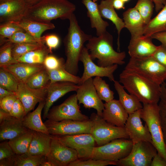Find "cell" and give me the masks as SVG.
<instances>
[{
	"instance_id": "obj_1",
	"label": "cell",
	"mask_w": 166,
	"mask_h": 166,
	"mask_svg": "<svg viewBox=\"0 0 166 166\" xmlns=\"http://www.w3.org/2000/svg\"><path fill=\"white\" fill-rule=\"evenodd\" d=\"M119 82L129 94L136 96L143 104H158L161 88L140 74L124 69L119 75Z\"/></svg>"
},
{
	"instance_id": "obj_2",
	"label": "cell",
	"mask_w": 166,
	"mask_h": 166,
	"mask_svg": "<svg viewBox=\"0 0 166 166\" xmlns=\"http://www.w3.org/2000/svg\"><path fill=\"white\" fill-rule=\"evenodd\" d=\"M69 20V25L68 32L63 41L66 57L64 68L70 73L77 75L79 71L80 57L85 47L84 43L92 36L85 33L82 30L73 13Z\"/></svg>"
},
{
	"instance_id": "obj_3",
	"label": "cell",
	"mask_w": 166,
	"mask_h": 166,
	"mask_svg": "<svg viewBox=\"0 0 166 166\" xmlns=\"http://www.w3.org/2000/svg\"><path fill=\"white\" fill-rule=\"evenodd\" d=\"M76 9L75 5L67 0H42L29 7L24 18L45 23L57 18L69 20Z\"/></svg>"
},
{
	"instance_id": "obj_4",
	"label": "cell",
	"mask_w": 166,
	"mask_h": 166,
	"mask_svg": "<svg viewBox=\"0 0 166 166\" xmlns=\"http://www.w3.org/2000/svg\"><path fill=\"white\" fill-rule=\"evenodd\" d=\"M88 42L86 47L90 56L93 60L97 59L99 66L107 67L124 64L125 52H117L114 50L113 36L107 31L97 37H92Z\"/></svg>"
},
{
	"instance_id": "obj_5",
	"label": "cell",
	"mask_w": 166,
	"mask_h": 166,
	"mask_svg": "<svg viewBox=\"0 0 166 166\" xmlns=\"http://www.w3.org/2000/svg\"><path fill=\"white\" fill-rule=\"evenodd\" d=\"M141 117L147 124L152 144L157 152L166 160V145L161 126L158 104H143Z\"/></svg>"
},
{
	"instance_id": "obj_6",
	"label": "cell",
	"mask_w": 166,
	"mask_h": 166,
	"mask_svg": "<svg viewBox=\"0 0 166 166\" xmlns=\"http://www.w3.org/2000/svg\"><path fill=\"white\" fill-rule=\"evenodd\" d=\"M89 119L92 123L90 134L98 146L117 139L129 138L124 127L112 124L97 113H93Z\"/></svg>"
},
{
	"instance_id": "obj_7",
	"label": "cell",
	"mask_w": 166,
	"mask_h": 166,
	"mask_svg": "<svg viewBox=\"0 0 166 166\" xmlns=\"http://www.w3.org/2000/svg\"><path fill=\"white\" fill-rule=\"evenodd\" d=\"M124 69L135 71L159 85L166 80V68L152 57L130 58Z\"/></svg>"
},
{
	"instance_id": "obj_8",
	"label": "cell",
	"mask_w": 166,
	"mask_h": 166,
	"mask_svg": "<svg viewBox=\"0 0 166 166\" xmlns=\"http://www.w3.org/2000/svg\"><path fill=\"white\" fill-rule=\"evenodd\" d=\"M132 145L130 139H114L103 145L95 147L90 158L117 162L129 154Z\"/></svg>"
},
{
	"instance_id": "obj_9",
	"label": "cell",
	"mask_w": 166,
	"mask_h": 166,
	"mask_svg": "<svg viewBox=\"0 0 166 166\" xmlns=\"http://www.w3.org/2000/svg\"><path fill=\"white\" fill-rule=\"evenodd\" d=\"M153 144L141 141L133 144L132 150L125 157L117 161L120 166H150L152 160L157 153Z\"/></svg>"
},
{
	"instance_id": "obj_10",
	"label": "cell",
	"mask_w": 166,
	"mask_h": 166,
	"mask_svg": "<svg viewBox=\"0 0 166 166\" xmlns=\"http://www.w3.org/2000/svg\"><path fill=\"white\" fill-rule=\"evenodd\" d=\"M76 94L70 96L61 104L50 109L47 115L48 120L60 121L65 120L84 121L89 119L80 109Z\"/></svg>"
},
{
	"instance_id": "obj_11",
	"label": "cell",
	"mask_w": 166,
	"mask_h": 166,
	"mask_svg": "<svg viewBox=\"0 0 166 166\" xmlns=\"http://www.w3.org/2000/svg\"><path fill=\"white\" fill-rule=\"evenodd\" d=\"M44 123L49 134L56 136L90 133L92 125L90 119L84 121L65 120L60 121L48 119Z\"/></svg>"
},
{
	"instance_id": "obj_12",
	"label": "cell",
	"mask_w": 166,
	"mask_h": 166,
	"mask_svg": "<svg viewBox=\"0 0 166 166\" xmlns=\"http://www.w3.org/2000/svg\"><path fill=\"white\" fill-rule=\"evenodd\" d=\"M56 136L64 144L77 151L78 159L91 158L96 142L90 133Z\"/></svg>"
},
{
	"instance_id": "obj_13",
	"label": "cell",
	"mask_w": 166,
	"mask_h": 166,
	"mask_svg": "<svg viewBox=\"0 0 166 166\" xmlns=\"http://www.w3.org/2000/svg\"><path fill=\"white\" fill-rule=\"evenodd\" d=\"M79 61L82 63L84 68L81 77V84L93 77H106L110 81L113 82L115 80L113 73L117 69L118 65L114 64L109 66L102 67L96 65L90 57L86 47H85L82 50Z\"/></svg>"
},
{
	"instance_id": "obj_14",
	"label": "cell",
	"mask_w": 166,
	"mask_h": 166,
	"mask_svg": "<svg viewBox=\"0 0 166 166\" xmlns=\"http://www.w3.org/2000/svg\"><path fill=\"white\" fill-rule=\"evenodd\" d=\"M46 157L54 166H68L78 159L75 150L67 146L57 136H51L50 150Z\"/></svg>"
},
{
	"instance_id": "obj_15",
	"label": "cell",
	"mask_w": 166,
	"mask_h": 166,
	"mask_svg": "<svg viewBox=\"0 0 166 166\" xmlns=\"http://www.w3.org/2000/svg\"><path fill=\"white\" fill-rule=\"evenodd\" d=\"M76 96L79 104H82L86 109L93 108L97 114L101 117L104 108V104L99 97L93 83V79L90 78L78 85Z\"/></svg>"
},
{
	"instance_id": "obj_16",
	"label": "cell",
	"mask_w": 166,
	"mask_h": 166,
	"mask_svg": "<svg viewBox=\"0 0 166 166\" xmlns=\"http://www.w3.org/2000/svg\"><path fill=\"white\" fill-rule=\"evenodd\" d=\"M141 109L129 114L124 127L133 144L141 141L152 143L148 127L146 124L144 126L141 121Z\"/></svg>"
},
{
	"instance_id": "obj_17",
	"label": "cell",
	"mask_w": 166,
	"mask_h": 166,
	"mask_svg": "<svg viewBox=\"0 0 166 166\" xmlns=\"http://www.w3.org/2000/svg\"><path fill=\"white\" fill-rule=\"evenodd\" d=\"M47 87L34 89L30 87L25 83H19L16 95L24 107L26 115L34 109L38 103L45 101Z\"/></svg>"
},
{
	"instance_id": "obj_18",
	"label": "cell",
	"mask_w": 166,
	"mask_h": 166,
	"mask_svg": "<svg viewBox=\"0 0 166 166\" xmlns=\"http://www.w3.org/2000/svg\"><path fill=\"white\" fill-rule=\"evenodd\" d=\"M29 7L24 0H5L0 1V24L20 20L24 18Z\"/></svg>"
},
{
	"instance_id": "obj_19",
	"label": "cell",
	"mask_w": 166,
	"mask_h": 166,
	"mask_svg": "<svg viewBox=\"0 0 166 166\" xmlns=\"http://www.w3.org/2000/svg\"><path fill=\"white\" fill-rule=\"evenodd\" d=\"M78 87V85L69 82H57L49 83L47 87L45 103L43 108V119L47 118L49 111L54 102L67 93L76 91Z\"/></svg>"
},
{
	"instance_id": "obj_20",
	"label": "cell",
	"mask_w": 166,
	"mask_h": 166,
	"mask_svg": "<svg viewBox=\"0 0 166 166\" xmlns=\"http://www.w3.org/2000/svg\"><path fill=\"white\" fill-rule=\"evenodd\" d=\"M101 117L115 126L124 127L129 114L119 100L113 99L104 104Z\"/></svg>"
},
{
	"instance_id": "obj_21",
	"label": "cell",
	"mask_w": 166,
	"mask_h": 166,
	"mask_svg": "<svg viewBox=\"0 0 166 166\" xmlns=\"http://www.w3.org/2000/svg\"><path fill=\"white\" fill-rule=\"evenodd\" d=\"M150 37L143 36L138 38L130 40L128 46L130 58H143L152 57L158 46L155 45Z\"/></svg>"
},
{
	"instance_id": "obj_22",
	"label": "cell",
	"mask_w": 166,
	"mask_h": 166,
	"mask_svg": "<svg viewBox=\"0 0 166 166\" xmlns=\"http://www.w3.org/2000/svg\"><path fill=\"white\" fill-rule=\"evenodd\" d=\"M123 17L125 28L131 34V40L136 39L144 36L146 25L134 7L129 8L124 12Z\"/></svg>"
},
{
	"instance_id": "obj_23",
	"label": "cell",
	"mask_w": 166,
	"mask_h": 166,
	"mask_svg": "<svg viewBox=\"0 0 166 166\" xmlns=\"http://www.w3.org/2000/svg\"><path fill=\"white\" fill-rule=\"evenodd\" d=\"M29 130L24 126L22 120L10 115L0 122V141L11 139Z\"/></svg>"
},
{
	"instance_id": "obj_24",
	"label": "cell",
	"mask_w": 166,
	"mask_h": 166,
	"mask_svg": "<svg viewBox=\"0 0 166 166\" xmlns=\"http://www.w3.org/2000/svg\"><path fill=\"white\" fill-rule=\"evenodd\" d=\"M2 68L12 74L20 83H25L33 74L45 69L43 64L19 62Z\"/></svg>"
},
{
	"instance_id": "obj_25",
	"label": "cell",
	"mask_w": 166,
	"mask_h": 166,
	"mask_svg": "<svg viewBox=\"0 0 166 166\" xmlns=\"http://www.w3.org/2000/svg\"><path fill=\"white\" fill-rule=\"evenodd\" d=\"M82 2L87 9V15L90 19L91 26L96 29L97 36L106 32L109 24L103 19L97 3L93 0H82Z\"/></svg>"
},
{
	"instance_id": "obj_26",
	"label": "cell",
	"mask_w": 166,
	"mask_h": 166,
	"mask_svg": "<svg viewBox=\"0 0 166 166\" xmlns=\"http://www.w3.org/2000/svg\"><path fill=\"white\" fill-rule=\"evenodd\" d=\"M33 137L27 152L34 155L46 156L51 147V136L32 130Z\"/></svg>"
},
{
	"instance_id": "obj_27",
	"label": "cell",
	"mask_w": 166,
	"mask_h": 166,
	"mask_svg": "<svg viewBox=\"0 0 166 166\" xmlns=\"http://www.w3.org/2000/svg\"><path fill=\"white\" fill-rule=\"evenodd\" d=\"M113 0H102L98 5L99 10L102 18L110 20L115 25L117 30V49L119 51L120 35L122 29L125 28L123 20L120 18L115 10L113 4Z\"/></svg>"
},
{
	"instance_id": "obj_28",
	"label": "cell",
	"mask_w": 166,
	"mask_h": 166,
	"mask_svg": "<svg viewBox=\"0 0 166 166\" xmlns=\"http://www.w3.org/2000/svg\"><path fill=\"white\" fill-rule=\"evenodd\" d=\"M45 103V101L39 102L35 110L29 112L24 117L22 122L24 126L29 129L49 134L41 118V113Z\"/></svg>"
},
{
	"instance_id": "obj_29",
	"label": "cell",
	"mask_w": 166,
	"mask_h": 166,
	"mask_svg": "<svg viewBox=\"0 0 166 166\" xmlns=\"http://www.w3.org/2000/svg\"><path fill=\"white\" fill-rule=\"evenodd\" d=\"M113 82L115 89L119 96V100L128 114L142 108L141 102L136 96L128 94L119 81L115 80Z\"/></svg>"
},
{
	"instance_id": "obj_30",
	"label": "cell",
	"mask_w": 166,
	"mask_h": 166,
	"mask_svg": "<svg viewBox=\"0 0 166 166\" xmlns=\"http://www.w3.org/2000/svg\"><path fill=\"white\" fill-rule=\"evenodd\" d=\"M24 31L34 38L42 40L41 35L45 31L54 29V25L52 23H43L29 20L23 18L20 20L14 22Z\"/></svg>"
},
{
	"instance_id": "obj_31",
	"label": "cell",
	"mask_w": 166,
	"mask_h": 166,
	"mask_svg": "<svg viewBox=\"0 0 166 166\" xmlns=\"http://www.w3.org/2000/svg\"><path fill=\"white\" fill-rule=\"evenodd\" d=\"M166 32V3L158 14L146 25L144 35L150 37L153 34Z\"/></svg>"
},
{
	"instance_id": "obj_32",
	"label": "cell",
	"mask_w": 166,
	"mask_h": 166,
	"mask_svg": "<svg viewBox=\"0 0 166 166\" xmlns=\"http://www.w3.org/2000/svg\"><path fill=\"white\" fill-rule=\"evenodd\" d=\"M33 137L32 130L21 134L9 140L8 143L14 152L21 155L27 152Z\"/></svg>"
},
{
	"instance_id": "obj_33",
	"label": "cell",
	"mask_w": 166,
	"mask_h": 166,
	"mask_svg": "<svg viewBox=\"0 0 166 166\" xmlns=\"http://www.w3.org/2000/svg\"><path fill=\"white\" fill-rule=\"evenodd\" d=\"M51 53L46 45L30 51L19 57L17 60L18 62L30 64H43L45 57Z\"/></svg>"
},
{
	"instance_id": "obj_34",
	"label": "cell",
	"mask_w": 166,
	"mask_h": 166,
	"mask_svg": "<svg viewBox=\"0 0 166 166\" xmlns=\"http://www.w3.org/2000/svg\"><path fill=\"white\" fill-rule=\"evenodd\" d=\"M47 71L50 83L57 82H69L78 85L81 84V77L70 73L65 69L64 67Z\"/></svg>"
},
{
	"instance_id": "obj_35",
	"label": "cell",
	"mask_w": 166,
	"mask_h": 166,
	"mask_svg": "<svg viewBox=\"0 0 166 166\" xmlns=\"http://www.w3.org/2000/svg\"><path fill=\"white\" fill-rule=\"evenodd\" d=\"M50 82L47 70L45 69L33 74L26 83L31 88L39 89L47 87Z\"/></svg>"
},
{
	"instance_id": "obj_36",
	"label": "cell",
	"mask_w": 166,
	"mask_h": 166,
	"mask_svg": "<svg viewBox=\"0 0 166 166\" xmlns=\"http://www.w3.org/2000/svg\"><path fill=\"white\" fill-rule=\"evenodd\" d=\"M93 83L97 93L102 101L108 102L113 99L114 92L110 89L109 85L101 77H95Z\"/></svg>"
},
{
	"instance_id": "obj_37",
	"label": "cell",
	"mask_w": 166,
	"mask_h": 166,
	"mask_svg": "<svg viewBox=\"0 0 166 166\" xmlns=\"http://www.w3.org/2000/svg\"><path fill=\"white\" fill-rule=\"evenodd\" d=\"M46 159V156L34 155L28 152L16 154L14 166H39Z\"/></svg>"
},
{
	"instance_id": "obj_38",
	"label": "cell",
	"mask_w": 166,
	"mask_h": 166,
	"mask_svg": "<svg viewBox=\"0 0 166 166\" xmlns=\"http://www.w3.org/2000/svg\"><path fill=\"white\" fill-rule=\"evenodd\" d=\"M16 154L6 141L0 144V166H14Z\"/></svg>"
},
{
	"instance_id": "obj_39",
	"label": "cell",
	"mask_w": 166,
	"mask_h": 166,
	"mask_svg": "<svg viewBox=\"0 0 166 166\" xmlns=\"http://www.w3.org/2000/svg\"><path fill=\"white\" fill-rule=\"evenodd\" d=\"M44 45L43 42L14 43L12 50V56L17 61L26 53L41 48Z\"/></svg>"
},
{
	"instance_id": "obj_40",
	"label": "cell",
	"mask_w": 166,
	"mask_h": 166,
	"mask_svg": "<svg viewBox=\"0 0 166 166\" xmlns=\"http://www.w3.org/2000/svg\"><path fill=\"white\" fill-rule=\"evenodd\" d=\"M161 94L158 105L164 141L166 145V83L161 85Z\"/></svg>"
},
{
	"instance_id": "obj_41",
	"label": "cell",
	"mask_w": 166,
	"mask_h": 166,
	"mask_svg": "<svg viewBox=\"0 0 166 166\" xmlns=\"http://www.w3.org/2000/svg\"><path fill=\"white\" fill-rule=\"evenodd\" d=\"M19 83L12 74L0 67V87L16 93Z\"/></svg>"
},
{
	"instance_id": "obj_42",
	"label": "cell",
	"mask_w": 166,
	"mask_h": 166,
	"mask_svg": "<svg viewBox=\"0 0 166 166\" xmlns=\"http://www.w3.org/2000/svg\"><path fill=\"white\" fill-rule=\"evenodd\" d=\"M154 7V3L151 0H138L134 6L146 25L151 19Z\"/></svg>"
},
{
	"instance_id": "obj_43",
	"label": "cell",
	"mask_w": 166,
	"mask_h": 166,
	"mask_svg": "<svg viewBox=\"0 0 166 166\" xmlns=\"http://www.w3.org/2000/svg\"><path fill=\"white\" fill-rule=\"evenodd\" d=\"M14 43L6 41L1 45L0 49V67H3L18 62L12 55V48Z\"/></svg>"
},
{
	"instance_id": "obj_44",
	"label": "cell",
	"mask_w": 166,
	"mask_h": 166,
	"mask_svg": "<svg viewBox=\"0 0 166 166\" xmlns=\"http://www.w3.org/2000/svg\"><path fill=\"white\" fill-rule=\"evenodd\" d=\"M20 31L24 30L14 22H8L1 23L0 46L5 43L6 39L10 38L16 33Z\"/></svg>"
},
{
	"instance_id": "obj_45",
	"label": "cell",
	"mask_w": 166,
	"mask_h": 166,
	"mask_svg": "<svg viewBox=\"0 0 166 166\" xmlns=\"http://www.w3.org/2000/svg\"><path fill=\"white\" fill-rule=\"evenodd\" d=\"M117 162L89 158L82 160L78 159L71 163L68 166H105L117 165Z\"/></svg>"
},
{
	"instance_id": "obj_46",
	"label": "cell",
	"mask_w": 166,
	"mask_h": 166,
	"mask_svg": "<svg viewBox=\"0 0 166 166\" xmlns=\"http://www.w3.org/2000/svg\"><path fill=\"white\" fill-rule=\"evenodd\" d=\"M6 41H9L13 43H44L42 40H39L34 38L25 31L17 32L10 38L6 39L5 42Z\"/></svg>"
},
{
	"instance_id": "obj_47",
	"label": "cell",
	"mask_w": 166,
	"mask_h": 166,
	"mask_svg": "<svg viewBox=\"0 0 166 166\" xmlns=\"http://www.w3.org/2000/svg\"><path fill=\"white\" fill-rule=\"evenodd\" d=\"M65 62L63 58L50 54L45 57L43 64L47 70H52L64 67Z\"/></svg>"
},
{
	"instance_id": "obj_48",
	"label": "cell",
	"mask_w": 166,
	"mask_h": 166,
	"mask_svg": "<svg viewBox=\"0 0 166 166\" xmlns=\"http://www.w3.org/2000/svg\"><path fill=\"white\" fill-rule=\"evenodd\" d=\"M41 38L43 42L45 43L51 53H52V50L57 48L60 45V38L56 34H50L45 35L42 37Z\"/></svg>"
},
{
	"instance_id": "obj_49",
	"label": "cell",
	"mask_w": 166,
	"mask_h": 166,
	"mask_svg": "<svg viewBox=\"0 0 166 166\" xmlns=\"http://www.w3.org/2000/svg\"><path fill=\"white\" fill-rule=\"evenodd\" d=\"M10 114L11 116L21 120L25 116L24 107L19 99L17 98L14 102Z\"/></svg>"
},
{
	"instance_id": "obj_50",
	"label": "cell",
	"mask_w": 166,
	"mask_h": 166,
	"mask_svg": "<svg viewBox=\"0 0 166 166\" xmlns=\"http://www.w3.org/2000/svg\"><path fill=\"white\" fill-rule=\"evenodd\" d=\"M16 95L9 96L0 100V109L10 113L13 104L17 99Z\"/></svg>"
},
{
	"instance_id": "obj_51",
	"label": "cell",
	"mask_w": 166,
	"mask_h": 166,
	"mask_svg": "<svg viewBox=\"0 0 166 166\" xmlns=\"http://www.w3.org/2000/svg\"><path fill=\"white\" fill-rule=\"evenodd\" d=\"M166 68V46L162 44L158 46L157 49L152 56Z\"/></svg>"
},
{
	"instance_id": "obj_52",
	"label": "cell",
	"mask_w": 166,
	"mask_h": 166,
	"mask_svg": "<svg viewBox=\"0 0 166 166\" xmlns=\"http://www.w3.org/2000/svg\"><path fill=\"white\" fill-rule=\"evenodd\" d=\"M150 166H166V160L157 152L153 157Z\"/></svg>"
},
{
	"instance_id": "obj_53",
	"label": "cell",
	"mask_w": 166,
	"mask_h": 166,
	"mask_svg": "<svg viewBox=\"0 0 166 166\" xmlns=\"http://www.w3.org/2000/svg\"><path fill=\"white\" fill-rule=\"evenodd\" d=\"M152 39H156L166 46V32L155 33L151 36Z\"/></svg>"
},
{
	"instance_id": "obj_54",
	"label": "cell",
	"mask_w": 166,
	"mask_h": 166,
	"mask_svg": "<svg viewBox=\"0 0 166 166\" xmlns=\"http://www.w3.org/2000/svg\"><path fill=\"white\" fill-rule=\"evenodd\" d=\"M155 5V10L156 12L160 11L166 3V0H151Z\"/></svg>"
},
{
	"instance_id": "obj_55",
	"label": "cell",
	"mask_w": 166,
	"mask_h": 166,
	"mask_svg": "<svg viewBox=\"0 0 166 166\" xmlns=\"http://www.w3.org/2000/svg\"><path fill=\"white\" fill-rule=\"evenodd\" d=\"M16 94V92L10 91L0 87V100L6 97Z\"/></svg>"
},
{
	"instance_id": "obj_56",
	"label": "cell",
	"mask_w": 166,
	"mask_h": 166,
	"mask_svg": "<svg viewBox=\"0 0 166 166\" xmlns=\"http://www.w3.org/2000/svg\"><path fill=\"white\" fill-rule=\"evenodd\" d=\"M124 3L121 0H113V4L115 9L117 10L124 9Z\"/></svg>"
},
{
	"instance_id": "obj_57",
	"label": "cell",
	"mask_w": 166,
	"mask_h": 166,
	"mask_svg": "<svg viewBox=\"0 0 166 166\" xmlns=\"http://www.w3.org/2000/svg\"><path fill=\"white\" fill-rule=\"evenodd\" d=\"M10 115V113L0 109V122Z\"/></svg>"
},
{
	"instance_id": "obj_58",
	"label": "cell",
	"mask_w": 166,
	"mask_h": 166,
	"mask_svg": "<svg viewBox=\"0 0 166 166\" xmlns=\"http://www.w3.org/2000/svg\"><path fill=\"white\" fill-rule=\"evenodd\" d=\"M26 4L29 7L33 6L42 0H24Z\"/></svg>"
},
{
	"instance_id": "obj_59",
	"label": "cell",
	"mask_w": 166,
	"mask_h": 166,
	"mask_svg": "<svg viewBox=\"0 0 166 166\" xmlns=\"http://www.w3.org/2000/svg\"><path fill=\"white\" fill-rule=\"evenodd\" d=\"M40 166H54L53 165L50 161L48 160L47 159L43 162Z\"/></svg>"
},
{
	"instance_id": "obj_60",
	"label": "cell",
	"mask_w": 166,
	"mask_h": 166,
	"mask_svg": "<svg viewBox=\"0 0 166 166\" xmlns=\"http://www.w3.org/2000/svg\"><path fill=\"white\" fill-rule=\"evenodd\" d=\"M124 3L128 2L129 0H121Z\"/></svg>"
},
{
	"instance_id": "obj_61",
	"label": "cell",
	"mask_w": 166,
	"mask_h": 166,
	"mask_svg": "<svg viewBox=\"0 0 166 166\" xmlns=\"http://www.w3.org/2000/svg\"><path fill=\"white\" fill-rule=\"evenodd\" d=\"M97 0H93V1L94 2H96V1H97Z\"/></svg>"
},
{
	"instance_id": "obj_62",
	"label": "cell",
	"mask_w": 166,
	"mask_h": 166,
	"mask_svg": "<svg viewBox=\"0 0 166 166\" xmlns=\"http://www.w3.org/2000/svg\"><path fill=\"white\" fill-rule=\"evenodd\" d=\"M3 0H0V1H3Z\"/></svg>"
}]
</instances>
